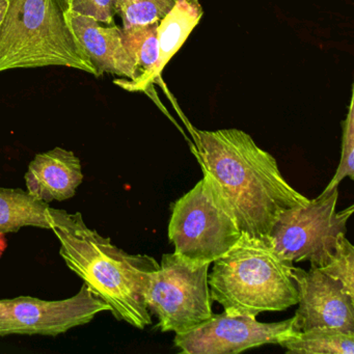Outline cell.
I'll return each instance as SVG.
<instances>
[{"instance_id": "1", "label": "cell", "mask_w": 354, "mask_h": 354, "mask_svg": "<svg viewBox=\"0 0 354 354\" xmlns=\"http://www.w3.org/2000/svg\"><path fill=\"white\" fill-rule=\"evenodd\" d=\"M192 153L221 194L242 233L269 235L283 211L308 198L292 187L270 153L242 130L192 128Z\"/></svg>"}, {"instance_id": "2", "label": "cell", "mask_w": 354, "mask_h": 354, "mask_svg": "<svg viewBox=\"0 0 354 354\" xmlns=\"http://www.w3.org/2000/svg\"><path fill=\"white\" fill-rule=\"evenodd\" d=\"M51 231L59 242V254L70 270L78 275L98 297L111 308V314L138 329L152 324L144 300L148 271L159 263L148 254H130L88 227L82 213L50 208Z\"/></svg>"}, {"instance_id": "3", "label": "cell", "mask_w": 354, "mask_h": 354, "mask_svg": "<svg viewBox=\"0 0 354 354\" xmlns=\"http://www.w3.org/2000/svg\"><path fill=\"white\" fill-rule=\"evenodd\" d=\"M294 267L275 250L270 236L242 233L235 245L213 262L208 273L211 298L231 316L281 312L298 304Z\"/></svg>"}, {"instance_id": "4", "label": "cell", "mask_w": 354, "mask_h": 354, "mask_svg": "<svg viewBox=\"0 0 354 354\" xmlns=\"http://www.w3.org/2000/svg\"><path fill=\"white\" fill-rule=\"evenodd\" d=\"M66 10L64 0H8L0 24V73L64 67L98 77Z\"/></svg>"}, {"instance_id": "5", "label": "cell", "mask_w": 354, "mask_h": 354, "mask_svg": "<svg viewBox=\"0 0 354 354\" xmlns=\"http://www.w3.org/2000/svg\"><path fill=\"white\" fill-rule=\"evenodd\" d=\"M231 211L208 176L171 206L169 241L174 254L196 264H212L239 240Z\"/></svg>"}, {"instance_id": "6", "label": "cell", "mask_w": 354, "mask_h": 354, "mask_svg": "<svg viewBox=\"0 0 354 354\" xmlns=\"http://www.w3.org/2000/svg\"><path fill=\"white\" fill-rule=\"evenodd\" d=\"M209 267L173 252L163 254L158 268L147 272L145 304L151 315L158 318L156 327L162 333H186L214 315Z\"/></svg>"}, {"instance_id": "7", "label": "cell", "mask_w": 354, "mask_h": 354, "mask_svg": "<svg viewBox=\"0 0 354 354\" xmlns=\"http://www.w3.org/2000/svg\"><path fill=\"white\" fill-rule=\"evenodd\" d=\"M337 187L279 214L269 236L285 260L293 264L310 261L315 268L329 262L354 211L353 205L337 211Z\"/></svg>"}, {"instance_id": "8", "label": "cell", "mask_w": 354, "mask_h": 354, "mask_svg": "<svg viewBox=\"0 0 354 354\" xmlns=\"http://www.w3.org/2000/svg\"><path fill=\"white\" fill-rule=\"evenodd\" d=\"M111 308L84 283L76 295L63 300L18 296L0 300V337L41 335L57 337L88 324Z\"/></svg>"}, {"instance_id": "9", "label": "cell", "mask_w": 354, "mask_h": 354, "mask_svg": "<svg viewBox=\"0 0 354 354\" xmlns=\"http://www.w3.org/2000/svg\"><path fill=\"white\" fill-rule=\"evenodd\" d=\"M294 317L263 323L257 317L231 316L223 312L183 333H176L174 345L181 353H239L267 344H279L296 333Z\"/></svg>"}, {"instance_id": "10", "label": "cell", "mask_w": 354, "mask_h": 354, "mask_svg": "<svg viewBox=\"0 0 354 354\" xmlns=\"http://www.w3.org/2000/svg\"><path fill=\"white\" fill-rule=\"evenodd\" d=\"M293 277L298 293L296 330L327 327L354 333V298L339 281L315 267L308 271L294 267Z\"/></svg>"}, {"instance_id": "11", "label": "cell", "mask_w": 354, "mask_h": 354, "mask_svg": "<svg viewBox=\"0 0 354 354\" xmlns=\"http://www.w3.org/2000/svg\"><path fill=\"white\" fill-rule=\"evenodd\" d=\"M70 28L82 43L98 77L109 73L134 82L140 71L122 41V28L103 26L92 18L66 10Z\"/></svg>"}, {"instance_id": "12", "label": "cell", "mask_w": 354, "mask_h": 354, "mask_svg": "<svg viewBox=\"0 0 354 354\" xmlns=\"http://www.w3.org/2000/svg\"><path fill=\"white\" fill-rule=\"evenodd\" d=\"M24 179L26 192L49 204L73 198L84 175L80 157L72 151L57 147L37 154L28 165Z\"/></svg>"}, {"instance_id": "13", "label": "cell", "mask_w": 354, "mask_h": 354, "mask_svg": "<svg viewBox=\"0 0 354 354\" xmlns=\"http://www.w3.org/2000/svg\"><path fill=\"white\" fill-rule=\"evenodd\" d=\"M204 15L200 0H177L175 7L159 22L158 59L147 75L134 82L119 78L113 84L128 92H147L160 76L167 64L181 48Z\"/></svg>"}, {"instance_id": "14", "label": "cell", "mask_w": 354, "mask_h": 354, "mask_svg": "<svg viewBox=\"0 0 354 354\" xmlns=\"http://www.w3.org/2000/svg\"><path fill=\"white\" fill-rule=\"evenodd\" d=\"M50 208L20 188L0 187V234L26 227L51 230Z\"/></svg>"}, {"instance_id": "15", "label": "cell", "mask_w": 354, "mask_h": 354, "mask_svg": "<svg viewBox=\"0 0 354 354\" xmlns=\"http://www.w3.org/2000/svg\"><path fill=\"white\" fill-rule=\"evenodd\" d=\"M289 353L353 354L354 333L327 327L296 331L279 344Z\"/></svg>"}, {"instance_id": "16", "label": "cell", "mask_w": 354, "mask_h": 354, "mask_svg": "<svg viewBox=\"0 0 354 354\" xmlns=\"http://www.w3.org/2000/svg\"><path fill=\"white\" fill-rule=\"evenodd\" d=\"M158 26L159 22H157L147 26L122 28V41L138 66L140 77L147 75L158 59Z\"/></svg>"}, {"instance_id": "17", "label": "cell", "mask_w": 354, "mask_h": 354, "mask_svg": "<svg viewBox=\"0 0 354 354\" xmlns=\"http://www.w3.org/2000/svg\"><path fill=\"white\" fill-rule=\"evenodd\" d=\"M176 3L177 0H115V9L123 28H128L160 22Z\"/></svg>"}, {"instance_id": "18", "label": "cell", "mask_w": 354, "mask_h": 354, "mask_svg": "<svg viewBox=\"0 0 354 354\" xmlns=\"http://www.w3.org/2000/svg\"><path fill=\"white\" fill-rule=\"evenodd\" d=\"M342 151L339 165L331 181L323 192H328L339 187L345 178L354 180V90L352 88L351 100L346 119L342 122Z\"/></svg>"}, {"instance_id": "19", "label": "cell", "mask_w": 354, "mask_h": 354, "mask_svg": "<svg viewBox=\"0 0 354 354\" xmlns=\"http://www.w3.org/2000/svg\"><path fill=\"white\" fill-rule=\"evenodd\" d=\"M319 269L339 281L354 298V248L346 236L342 238L329 262Z\"/></svg>"}, {"instance_id": "20", "label": "cell", "mask_w": 354, "mask_h": 354, "mask_svg": "<svg viewBox=\"0 0 354 354\" xmlns=\"http://www.w3.org/2000/svg\"><path fill=\"white\" fill-rule=\"evenodd\" d=\"M68 10L99 24L115 26V0H71Z\"/></svg>"}, {"instance_id": "21", "label": "cell", "mask_w": 354, "mask_h": 354, "mask_svg": "<svg viewBox=\"0 0 354 354\" xmlns=\"http://www.w3.org/2000/svg\"><path fill=\"white\" fill-rule=\"evenodd\" d=\"M8 0H0V24L3 21V16L7 11Z\"/></svg>"}, {"instance_id": "22", "label": "cell", "mask_w": 354, "mask_h": 354, "mask_svg": "<svg viewBox=\"0 0 354 354\" xmlns=\"http://www.w3.org/2000/svg\"><path fill=\"white\" fill-rule=\"evenodd\" d=\"M70 1H71V0H64V3H65V6H66V8H67V10H68V8H69Z\"/></svg>"}]
</instances>
